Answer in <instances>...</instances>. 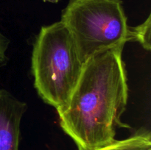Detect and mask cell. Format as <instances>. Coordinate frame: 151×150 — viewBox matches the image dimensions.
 I'll return each mask as SVG.
<instances>
[{"label":"cell","mask_w":151,"mask_h":150,"mask_svg":"<svg viewBox=\"0 0 151 150\" xmlns=\"http://www.w3.org/2000/svg\"><path fill=\"white\" fill-rule=\"evenodd\" d=\"M83 63L69 30L60 21L42 26L31 58L34 85L41 99L56 110L64 106Z\"/></svg>","instance_id":"7a4b0ae2"},{"label":"cell","mask_w":151,"mask_h":150,"mask_svg":"<svg viewBox=\"0 0 151 150\" xmlns=\"http://www.w3.org/2000/svg\"><path fill=\"white\" fill-rule=\"evenodd\" d=\"M150 25L151 16L149 15L147 19L141 24L134 27L135 41L139 42L142 46L147 51H150Z\"/></svg>","instance_id":"8992f818"},{"label":"cell","mask_w":151,"mask_h":150,"mask_svg":"<svg viewBox=\"0 0 151 150\" xmlns=\"http://www.w3.org/2000/svg\"><path fill=\"white\" fill-rule=\"evenodd\" d=\"M60 21L69 30L83 62L99 51L123 49L135 41L122 0H69Z\"/></svg>","instance_id":"3957f363"},{"label":"cell","mask_w":151,"mask_h":150,"mask_svg":"<svg viewBox=\"0 0 151 150\" xmlns=\"http://www.w3.org/2000/svg\"><path fill=\"white\" fill-rule=\"evenodd\" d=\"M122 49L103 50L87 59L69 100L57 110L60 127L78 150L109 145L118 128L128 126L121 121L128 100Z\"/></svg>","instance_id":"6da1fadb"},{"label":"cell","mask_w":151,"mask_h":150,"mask_svg":"<svg viewBox=\"0 0 151 150\" xmlns=\"http://www.w3.org/2000/svg\"><path fill=\"white\" fill-rule=\"evenodd\" d=\"M151 133L145 128L137 131L128 138L116 140L106 146L94 150H150Z\"/></svg>","instance_id":"5b68a950"},{"label":"cell","mask_w":151,"mask_h":150,"mask_svg":"<svg viewBox=\"0 0 151 150\" xmlns=\"http://www.w3.org/2000/svg\"><path fill=\"white\" fill-rule=\"evenodd\" d=\"M150 150H151V149H150Z\"/></svg>","instance_id":"9c48e42d"},{"label":"cell","mask_w":151,"mask_h":150,"mask_svg":"<svg viewBox=\"0 0 151 150\" xmlns=\"http://www.w3.org/2000/svg\"><path fill=\"white\" fill-rule=\"evenodd\" d=\"M46 2H50V3H58L60 0H43Z\"/></svg>","instance_id":"ba28073f"},{"label":"cell","mask_w":151,"mask_h":150,"mask_svg":"<svg viewBox=\"0 0 151 150\" xmlns=\"http://www.w3.org/2000/svg\"><path fill=\"white\" fill-rule=\"evenodd\" d=\"M27 104L0 89V150H19L21 124Z\"/></svg>","instance_id":"277c9868"},{"label":"cell","mask_w":151,"mask_h":150,"mask_svg":"<svg viewBox=\"0 0 151 150\" xmlns=\"http://www.w3.org/2000/svg\"><path fill=\"white\" fill-rule=\"evenodd\" d=\"M10 45V40L0 32V69L4 67L8 61L7 51Z\"/></svg>","instance_id":"52a82bcc"}]
</instances>
